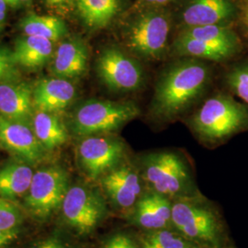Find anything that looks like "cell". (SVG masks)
<instances>
[{
	"mask_svg": "<svg viewBox=\"0 0 248 248\" xmlns=\"http://www.w3.org/2000/svg\"><path fill=\"white\" fill-rule=\"evenodd\" d=\"M209 68L197 59H186L172 65L160 78L152 108L155 115L172 118L183 111L203 91Z\"/></svg>",
	"mask_w": 248,
	"mask_h": 248,
	"instance_id": "6da1fadb",
	"label": "cell"
},
{
	"mask_svg": "<svg viewBox=\"0 0 248 248\" xmlns=\"http://www.w3.org/2000/svg\"><path fill=\"white\" fill-rule=\"evenodd\" d=\"M69 187V176L61 167L39 169L24 197V208L35 220L45 222L61 209Z\"/></svg>",
	"mask_w": 248,
	"mask_h": 248,
	"instance_id": "7a4b0ae2",
	"label": "cell"
},
{
	"mask_svg": "<svg viewBox=\"0 0 248 248\" xmlns=\"http://www.w3.org/2000/svg\"><path fill=\"white\" fill-rule=\"evenodd\" d=\"M138 114V108L132 102L89 100L75 112L72 128L74 133L80 136L110 133Z\"/></svg>",
	"mask_w": 248,
	"mask_h": 248,
	"instance_id": "3957f363",
	"label": "cell"
},
{
	"mask_svg": "<svg viewBox=\"0 0 248 248\" xmlns=\"http://www.w3.org/2000/svg\"><path fill=\"white\" fill-rule=\"evenodd\" d=\"M247 109L232 98L218 95L207 99L192 118L197 133L209 140H218L237 130L248 122Z\"/></svg>",
	"mask_w": 248,
	"mask_h": 248,
	"instance_id": "277c9868",
	"label": "cell"
},
{
	"mask_svg": "<svg viewBox=\"0 0 248 248\" xmlns=\"http://www.w3.org/2000/svg\"><path fill=\"white\" fill-rule=\"evenodd\" d=\"M171 223L185 238L201 248H221V227L212 210L204 205L179 201L172 205Z\"/></svg>",
	"mask_w": 248,
	"mask_h": 248,
	"instance_id": "5b68a950",
	"label": "cell"
},
{
	"mask_svg": "<svg viewBox=\"0 0 248 248\" xmlns=\"http://www.w3.org/2000/svg\"><path fill=\"white\" fill-rule=\"evenodd\" d=\"M62 221L77 234H91L104 220L107 205L102 195L88 186H70L61 206Z\"/></svg>",
	"mask_w": 248,
	"mask_h": 248,
	"instance_id": "8992f818",
	"label": "cell"
},
{
	"mask_svg": "<svg viewBox=\"0 0 248 248\" xmlns=\"http://www.w3.org/2000/svg\"><path fill=\"white\" fill-rule=\"evenodd\" d=\"M170 22L168 15L156 10L141 13L127 31V45L133 53L146 59H157L169 42Z\"/></svg>",
	"mask_w": 248,
	"mask_h": 248,
	"instance_id": "52a82bcc",
	"label": "cell"
},
{
	"mask_svg": "<svg viewBox=\"0 0 248 248\" xmlns=\"http://www.w3.org/2000/svg\"><path fill=\"white\" fill-rule=\"evenodd\" d=\"M143 177L155 192L166 197L183 192L189 183L184 161L171 152L148 155L143 164Z\"/></svg>",
	"mask_w": 248,
	"mask_h": 248,
	"instance_id": "ba28073f",
	"label": "cell"
},
{
	"mask_svg": "<svg viewBox=\"0 0 248 248\" xmlns=\"http://www.w3.org/2000/svg\"><path fill=\"white\" fill-rule=\"evenodd\" d=\"M97 72L101 81L114 91H134L143 81V71L138 61L115 47H108L100 53Z\"/></svg>",
	"mask_w": 248,
	"mask_h": 248,
	"instance_id": "9c48e42d",
	"label": "cell"
},
{
	"mask_svg": "<svg viewBox=\"0 0 248 248\" xmlns=\"http://www.w3.org/2000/svg\"><path fill=\"white\" fill-rule=\"evenodd\" d=\"M124 155V143L106 137L89 136L78 148L81 169L91 179L101 178L117 168Z\"/></svg>",
	"mask_w": 248,
	"mask_h": 248,
	"instance_id": "30bf717a",
	"label": "cell"
},
{
	"mask_svg": "<svg viewBox=\"0 0 248 248\" xmlns=\"http://www.w3.org/2000/svg\"><path fill=\"white\" fill-rule=\"evenodd\" d=\"M0 144L29 165L41 162L46 151L36 137L31 126L10 121L2 115H0Z\"/></svg>",
	"mask_w": 248,
	"mask_h": 248,
	"instance_id": "8fae6325",
	"label": "cell"
},
{
	"mask_svg": "<svg viewBox=\"0 0 248 248\" xmlns=\"http://www.w3.org/2000/svg\"><path fill=\"white\" fill-rule=\"evenodd\" d=\"M101 185L114 206L130 210L138 202L142 192L141 179L130 166L117 167L101 177Z\"/></svg>",
	"mask_w": 248,
	"mask_h": 248,
	"instance_id": "7c38bea8",
	"label": "cell"
},
{
	"mask_svg": "<svg viewBox=\"0 0 248 248\" xmlns=\"http://www.w3.org/2000/svg\"><path fill=\"white\" fill-rule=\"evenodd\" d=\"M32 89L25 82H0V115L31 126L34 114Z\"/></svg>",
	"mask_w": 248,
	"mask_h": 248,
	"instance_id": "4fadbf2b",
	"label": "cell"
},
{
	"mask_svg": "<svg viewBox=\"0 0 248 248\" xmlns=\"http://www.w3.org/2000/svg\"><path fill=\"white\" fill-rule=\"evenodd\" d=\"M76 95L75 86L67 79H43L32 89V104L34 110L55 113L69 106Z\"/></svg>",
	"mask_w": 248,
	"mask_h": 248,
	"instance_id": "5bb4252c",
	"label": "cell"
},
{
	"mask_svg": "<svg viewBox=\"0 0 248 248\" xmlns=\"http://www.w3.org/2000/svg\"><path fill=\"white\" fill-rule=\"evenodd\" d=\"M88 60L87 46L81 40L72 39L59 45L53 53L51 70L58 78H77L87 70Z\"/></svg>",
	"mask_w": 248,
	"mask_h": 248,
	"instance_id": "9a60e30c",
	"label": "cell"
},
{
	"mask_svg": "<svg viewBox=\"0 0 248 248\" xmlns=\"http://www.w3.org/2000/svg\"><path fill=\"white\" fill-rule=\"evenodd\" d=\"M172 204L166 196L151 192L141 197L134 207L133 220L147 231L165 229L171 223Z\"/></svg>",
	"mask_w": 248,
	"mask_h": 248,
	"instance_id": "2e32d148",
	"label": "cell"
},
{
	"mask_svg": "<svg viewBox=\"0 0 248 248\" xmlns=\"http://www.w3.org/2000/svg\"><path fill=\"white\" fill-rule=\"evenodd\" d=\"M233 11L229 0H192L182 12V21L187 28L220 25Z\"/></svg>",
	"mask_w": 248,
	"mask_h": 248,
	"instance_id": "e0dca14e",
	"label": "cell"
},
{
	"mask_svg": "<svg viewBox=\"0 0 248 248\" xmlns=\"http://www.w3.org/2000/svg\"><path fill=\"white\" fill-rule=\"evenodd\" d=\"M33 174L31 166L21 160L4 166L0 169V197L13 202L18 199H24Z\"/></svg>",
	"mask_w": 248,
	"mask_h": 248,
	"instance_id": "ac0fdd59",
	"label": "cell"
},
{
	"mask_svg": "<svg viewBox=\"0 0 248 248\" xmlns=\"http://www.w3.org/2000/svg\"><path fill=\"white\" fill-rule=\"evenodd\" d=\"M12 55L16 64L28 68L41 67L53 57V42L35 36H23L17 40Z\"/></svg>",
	"mask_w": 248,
	"mask_h": 248,
	"instance_id": "d6986e66",
	"label": "cell"
},
{
	"mask_svg": "<svg viewBox=\"0 0 248 248\" xmlns=\"http://www.w3.org/2000/svg\"><path fill=\"white\" fill-rule=\"evenodd\" d=\"M31 127L36 137L46 150L60 147L68 139L64 124L53 112L35 110Z\"/></svg>",
	"mask_w": 248,
	"mask_h": 248,
	"instance_id": "ffe728a7",
	"label": "cell"
},
{
	"mask_svg": "<svg viewBox=\"0 0 248 248\" xmlns=\"http://www.w3.org/2000/svg\"><path fill=\"white\" fill-rule=\"evenodd\" d=\"M122 0H77V10L82 21L89 29L105 27L115 17Z\"/></svg>",
	"mask_w": 248,
	"mask_h": 248,
	"instance_id": "44dd1931",
	"label": "cell"
},
{
	"mask_svg": "<svg viewBox=\"0 0 248 248\" xmlns=\"http://www.w3.org/2000/svg\"><path fill=\"white\" fill-rule=\"evenodd\" d=\"M25 35L35 36L55 42L67 33V28L61 18L56 16L28 14L19 22Z\"/></svg>",
	"mask_w": 248,
	"mask_h": 248,
	"instance_id": "7402d4cb",
	"label": "cell"
},
{
	"mask_svg": "<svg viewBox=\"0 0 248 248\" xmlns=\"http://www.w3.org/2000/svg\"><path fill=\"white\" fill-rule=\"evenodd\" d=\"M174 50L180 55L191 56L199 59L221 61L228 58L235 49L226 46L214 45L200 40L179 35L174 44Z\"/></svg>",
	"mask_w": 248,
	"mask_h": 248,
	"instance_id": "603a6c76",
	"label": "cell"
},
{
	"mask_svg": "<svg viewBox=\"0 0 248 248\" xmlns=\"http://www.w3.org/2000/svg\"><path fill=\"white\" fill-rule=\"evenodd\" d=\"M214 45L236 48V38L228 28L222 25L189 27L180 34Z\"/></svg>",
	"mask_w": 248,
	"mask_h": 248,
	"instance_id": "cb8c5ba5",
	"label": "cell"
},
{
	"mask_svg": "<svg viewBox=\"0 0 248 248\" xmlns=\"http://www.w3.org/2000/svg\"><path fill=\"white\" fill-rule=\"evenodd\" d=\"M140 248H201L182 234L166 229L149 231L139 242Z\"/></svg>",
	"mask_w": 248,
	"mask_h": 248,
	"instance_id": "d4e9b609",
	"label": "cell"
},
{
	"mask_svg": "<svg viewBox=\"0 0 248 248\" xmlns=\"http://www.w3.org/2000/svg\"><path fill=\"white\" fill-rule=\"evenodd\" d=\"M23 221V214L18 206L0 197V230L19 234Z\"/></svg>",
	"mask_w": 248,
	"mask_h": 248,
	"instance_id": "484cf974",
	"label": "cell"
},
{
	"mask_svg": "<svg viewBox=\"0 0 248 248\" xmlns=\"http://www.w3.org/2000/svg\"><path fill=\"white\" fill-rule=\"evenodd\" d=\"M227 80L233 92L248 104V65L235 68L228 75Z\"/></svg>",
	"mask_w": 248,
	"mask_h": 248,
	"instance_id": "4316f807",
	"label": "cell"
},
{
	"mask_svg": "<svg viewBox=\"0 0 248 248\" xmlns=\"http://www.w3.org/2000/svg\"><path fill=\"white\" fill-rule=\"evenodd\" d=\"M45 7L54 14L65 15L77 9V0H43Z\"/></svg>",
	"mask_w": 248,
	"mask_h": 248,
	"instance_id": "83f0119b",
	"label": "cell"
},
{
	"mask_svg": "<svg viewBox=\"0 0 248 248\" xmlns=\"http://www.w3.org/2000/svg\"><path fill=\"white\" fill-rule=\"evenodd\" d=\"M101 248H140V246L129 235L125 233H116L107 240Z\"/></svg>",
	"mask_w": 248,
	"mask_h": 248,
	"instance_id": "f1b7e54d",
	"label": "cell"
},
{
	"mask_svg": "<svg viewBox=\"0 0 248 248\" xmlns=\"http://www.w3.org/2000/svg\"><path fill=\"white\" fill-rule=\"evenodd\" d=\"M31 248H75L70 243L62 237L59 232H53L52 235L36 243Z\"/></svg>",
	"mask_w": 248,
	"mask_h": 248,
	"instance_id": "f546056e",
	"label": "cell"
},
{
	"mask_svg": "<svg viewBox=\"0 0 248 248\" xmlns=\"http://www.w3.org/2000/svg\"><path fill=\"white\" fill-rule=\"evenodd\" d=\"M15 64L12 53L9 50L0 49V82L13 73Z\"/></svg>",
	"mask_w": 248,
	"mask_h": 248,
	"instance_id": "4dcf8cb0",
	"label": "cell"
},
{
	"mask_svg": "<svg viewBox=\"0 0 248 248\" xmlns=\"http://www.w3.org/2000/svg\"><path fill=\"white\" fill-rule=\"evenodd\" d=\"M18 234L0 230V248H10L18 240Z\"/></svg>",
	"mask_w": 248,
	"mask_h": 248,
	"instance_id": "1f68e13d",
	"label": "cell"
},
{
	"mask_svg": "<svg viewBox=\"0 0 248 248\" xmlns=\"http://www.w3.org/2000/svg\"><path fill=\"white\" fill-rule=\"evenodd\" d=\"M171 0H140L138 6L142 8H156L159 6H163Z\"/></svg>",
	"mask_w": 248,
	"mask_h": 248,
	"instance_id": "d6a6232c",
	"label": "cell"
},
{
	"mask_svg": "<svg viewBox=\"0 0 248 248\" xmlns=\"http://www.w3.org/2000/svg\"><path fill=\"white\" fill-rule=\"evenodd\" d=\"M7 14V3L4 0H0V31L4 26Z\"/></svg>",
	"mask_w": 248,
	"mask_h": 248,
	"instance_id": "836d02e7",
	"label": "cell"
},
{
	"mask_svg": "<svg viewBox=\"0 0 248 248\" xmlns=\"http://www.w3.org/2000/svg\"><path fill=\"white\" fill-rule=\"evenodd\" d=\"M19 4H20L19 0H8V2H7V5H9V6L12 7V8L18 7Z\"/></svg>",
	"mask_w": 248,
	"mask_h": 248,
	"instance_id": "e575fe53",
	"label": "cell"
},
{
	"mask_svg": "<svg viewBox=\"0 0 248 248\" xmlns=\"http://www.w3.org/2000/svg\"><path fill=\"white\" fill-rule=\"evenodd\" d=\"M20 4H30L31 0H19Z\"/></svg>",
	"mask_w": 248,
	"mask_h": 248,
	"instance_id": "d590c367",
	"label": "cell"
},
{
	"mask_svg": "<svg viewBox=\"0 0 248 248\" xmlns=\"http://www.w3.org/2000/svg\"><path fill=\"white\" fill-rule=\"evenodd\" d=\"M246 19H247V24H248V6H247V11H246Z\"/></svg>",
	"mask_w": 248,
	"mask_h": 248,
	"instance_id": "8d00e7d4",
	"label": "cell"
}]
</instances>
